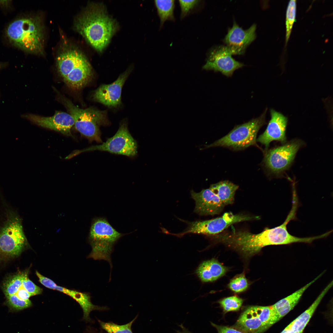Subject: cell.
Here are the masks:
<instances>
[{"label": "cell", "instance_id": "10", "mask_svg": "<svg viewBox=\"0 0 333 333\" xmlns=\"http://www.w3.org/2000/svg\"><path fill=\"white\" fill-rule=\"evenodd\" d=\"M260 217L242 214H234L231 212L225 213L221 217L214 219L189 222L183 232L172 235L181 237L189 233L204 235H215L222 232L232 224L246 221L257 220Z\"/></svg>", "mask_w": 333, "mask_h": 333}, {"label": "cell", "instance_id": "4", "mask_svg": "<svg viewBox=\"0 0 333 333\" xmlns=\"http://www.w3.org/2000/svg\"><path fill=\"white\" fill-rule=\"evenodd\" d=\"M126 234L117 231L105 217L93 218L88 236V242L92 249L88 258L106 261L112 267L111 255L114 245Z\"/></svg>", "mask_w": 333, "mask_h": 333}, {"label": "cell", "instance_id": "13", "mask_svg": "<svg viewBox=\"0 0 333 333\" xmlns=\"http://www.w3.org/2000/svg\"><path fill=\"white\" fill-rule=\"evenodd\" d=\"M232 55L226 46L215 47L209 52L203 69L220 72L227 76H231L234 71L244 66L233 58Z\"/></svg>", "mask_w": 333, "mask_h": 333}, {"label": "cell", "instance_id": "6", "mask_svg": "<svg viewBox=\"0 0 333 333\" xmlns=\"http://www.w3.org/2000/svg\"><path fill=\"white\" fill-rule=\"evenodd\" d=\"M293 199L291 209L282 224L273 228H266L262 232L253 235V243L257 250L260 251L263 247L271 245H289L295 243H310L315 240L325 237L324 234L314 236L299 237L289 233L287 226L290 221L295 218L298 205L297 198L294 197Z\"/></svg>", "mask_w": 333, "mask_h": 333}, {"label": "cell", "instance_id": "20", "mask_svg": "<svg viewBox=\"0 0 333 333\" xmlns=\"http://www.w3.org/2000/svg\"><path fill=\"white\" fill-rule=\"evenodd\" d=\"M323 273V272L304 286L271 306L278 321L294 308L298 302L305 291L321 277Z\"/></svg>", "mask_w": 333, "mask_h": 333}, {"label": "cell", "instance_id": "22", "mask_svg": "<svg viewBox=\"0 0 333 333\" xmlns=\"http://www.w3.org/2000/svg\"><path fill=\"white\" fill-rule=\"evenodd\" d=\"M227 270V268L217 260L212 259L201 263L197 268L196 273L202 282H208L215 281L223 276Z\"/></svg>", "mask_w": 333, "mask_h": 333}, {"label": "cell", "instance_id": "5", "mask_svg": "<svg viewBox=\"0 0 333 333\" xmlns=\"http://www.w3.org/2000/svg\"><path fill=\"white\" fill-rule=\"evenodd\" d=\"M58 72L69 87L79 89L85 85L92 74L90 64L84 55L78 50L67 49L57 59Z\"/></svg>", "mask_w": 333, "mask_h": 333}, {"label": "cell", "instance_id": "25", "mask_svg": "<svg viewBox=\"0 0 333 333\" xmlns=\"http://www.w3.org/2000/svg\"><path fill=\"white\" fill-rule=\"evenodd\" d=\"M249 307L261 322L263 332L278 321L271 306H255Z\"/></svg>", "mask_w": 333, "mask_h": 333}, {"label": "cell", "instance_id": "32", "mask_svg": "<svg viewBox=\"0 0 333 333\" xmlns=\"http://www.w3.org/2000/svg\"><path fill=\"white\" fill-rule=\"evenodd\" d=\"M211 324L216 328L218 333H244L233 328L224 326L219 325L213 323H211Z\"/></svg>", "mask_w": 333, "mask_h": 333}, {"label": "cell", "instance_id": "24", "mask_svg": "<svg viewBox=\"0 0 333 333\" xmlns=\"http://www.w3.org/2000/svg\"><path fill=\"white\" fill-rule=\"evenodd\" d=\"M238 187V185L225 180L212 184L209 188L217 196L225 206L234 202L235 192Z\"/></svg>", "mask_w": 333, "mask_h": 333}, {"label": "cell", "instance_id": "16", "mask_svg": "<svg viewBox=\"0 0 333 333\" xmlns=\"http://www.w3.org/2000/svg\"><path fill=\"white\" fill-rule=\"evenodd\" d=\"M270 114L271 119L266 129L257 139V142L265 146L266 151L271 142L276 141L285 143L286 139L287 118L273 109H270Z\"/></svg>", "mask_w": 333, "mask_h": 333}, {"label": "cell", "instance_id": "19", "mask_svg": "<svg viewBox=\"0 0 333 333\" xmlns=\"http://www.w3.org/2000/svg\"><path fill=\"white\" fill-rule=\"evenodd\" d=\"M51 289L66 294L75 300L82 309L83 313V319L87 322L94 323V321L90 317V314L92 311H106L109 310V308L107 306H101L93 304L92 302L91 297L89 293L68 289L59 286L55 283L52 286Z\"/></svg>", "mask_w": 333, "mask_h": 333}, {"label": "cell", "instance_id": "3", "mask_svg": "<svg viewBox=\"0 0 333 333\" xmlns=\"http://www.w3.org/2000/svg\"><path fill=\"white\" fill-rule=\"evenodd\" d=\"M29 270L10 275L4 280L2 289L6 298L5 305L12 311H18L32 305L30 298L40 294L42 289L29 278Z\"/></svg>", "mask_w": 333, "mask_h": 333}, {"label": "cell", "instance_id": "33", "mask_svg": "<svg viewBox=\"0 0 333 333\" xmlns=\"http://www.w3.org/2000/svg\"><path fill=\"white\" fill-rule=\"evenodd\" d=\"M8 1H0V5L6 6H7L9 3Z\"/></svg>", "mask_w": 333, "mask_h": 333}, {"label": "cell", "instance_id": "34", "mask_svg": "<svg viewBox=\"0 0 333 333\" xmlns=\"http://www.w3.org/2000/svg\"><path fill=\"white\" fill-rule=\"evenodd\" d=\"M5 66V64L0 63V70Z\"/></svg>", "mask_w": 333, "mask_h": 333}, {"label": "cell", "instance_id": "11", "mask_svg": "<svg viewBox=\"0 0 333 333\" xmlns=\"http://www.w3.org/2000/svg\"><path fill=\"white\" fill-rule=\"evenodd\" d=\"M303 145V141L295 139L266 151L264 160L265 166L271 174L280 175L290 167Z\"/></svg>", "mask_w": 333, "mask_h": 333}, {"label": "cell", "instance_id": "15", "mask_svg": "<svg viewBox=\"0 0 333 333\" xmlns=\"http://www.w3.org/2000/svg\"><path fill=\"white\" fill-rule=\"evenodd\" d=\"M22 117L39 126L72 136L71 129L74 125V121L70 114L56 111L51 117L41 116L32 114H23Z\"/></svg>", "mask_w": 333, "mask_h": 333}, {"label": "cell", "instance_id": "12", "mask_svg": "<svg viewBox=\"0 0 333 333\" xmlns=\"http://www.w3.org/2000/svg\"><path fill=\"white\" fill-rule=\"evenodd\" d=\"M93 150L108 152L129 157L135 156L137 153V144L128 129L127 124H121L117 132L101 144L92 146L80 152Z\"/></svg>", "mask_w": 333, "mask_h": 333}, {"label": "cell", "instance_id": "2", "mask_svg": "<svg viewBox=\"0 0 333 333\" xmlns=\"http://www.w3.org/2000/svg\"><path fill=\"white\" fill-rule=\"evenodd\" d=\"M6 34L12 44L23 51L34 54L43 52V27L37 17L15 20L8 26Z\"/></svg>", "mask_w": 333, "mask_h": 333}, {"label": "cell", "instance_id": "17", "mask_svg": "<svg viewBox=\"0 0 333 333\" xmlns=\"http://www.w3.org/2000/svg\"><path fill=\"white\" fill-rule=\"evenodd\" d=\"M130 72L127 70L111 84L100 86L93 93L94 100L108 107L119 105L121 103L122 88Z\"/></svg>", "mask_w": 333, "mask_h": 333}, {"label": "cell", "instance_id": "21", "mask_svg": "<svg viewBox=\"0 0 333 333\" xmlns=\"http://www.w3.org/2000/svg\"><path fill=\"white\" fill-rule=\"evenodd\" d=\"M332 281L324 289L311 306L287 326L291 333H302L323 297L332 287Z\"/></svg>", "mask_w": 333, "mask_h": 333}, {"label": "cell", "instance_id": "31", "mask_svg": "<svg viewBox=\"0 0 333 333\" xmlns=\"http://www.w3.org/2000/svg\"><path fill=\"white\" fill-rule=\"evenodd\" d=\"M200 1L196 0H179L181 8V18H183L186 17L199 4Z\"/></svg>", "mask_w": 333, "mask_h": 333}, {"label": "cell", "instance_id": "7", "mask_svg": "<svg viewBox=\"0 0 333 333\" xmlns=\"http://www.w3.org/2000/svg\"><path fill=\"white\" fill-rule=\"evenodd\" d=\"M7 219L0 228V259L19 256L30 245L24 233L21 219L14 212L6 211Z\"/></svg>", "mask_w": 333, "mask_h": 333}, {"label": "cell", "instance_id": "26", "mask_svg": "<svg viewBox=\"0 0 333 333\" xmlns=\"http://www.w3.org/2000/svg\"><path fill=\"white\" fill-rule=\"evenodd\" d=\"M154 3L160 18V26L167 20H175L174 11L175 0H155Z\"/></svg>", "mask_w": 333, "mask_h": 333}, {"label": "cell", "instance_id": "9", "mask_svg": "<svg viewBox=\"0 0 333 333\" xmlns=\"http://www.w3.org/2000/svg\"><path fill=\"white\" fill-rule=\"evenodd\" d=\"M267 109L259 117L236 126L227 135L204 148L224 146L234 150L243 149L256 144L257 133L261 128L266 124L265 116Z\"/></svg>", "mask_w": 333, "mask_h": 333}, {"label": "cell", "instance_id": "28", "mask_svg": "<svg viewBox=\"0 0 333 333\" xmlns=\"http://www.w3.org/2000/svg\"><path fill=\"white\" fill-rule=\"evenodd\" d=\"M243 303L241 298L235 296L224 298L219 302L225 313L238 310Z\"/></svg>", "mask_w": 333, "mask_h": 333}, {"label": "cell", "instance_id": "14", "mask_svg": "<svg viewBox=\"0 0 333 333\" xmlns=\"http://www.w3.org/2000/svg\"><path fill=\"white\" fill-rule=\"evenodd\" d=\"M256 25L253 24L249 28L244 30L234 22L230 28L224 42L232 55L244 54L247 47L256 37Z\"/></svg>", "mask_w": 333, "mask_h": 333}, {"label": "cell", "instance_id": "30", "mask_svg": "<svg viewBox=\"0 0 333 333\" xmlns=\"http://www.w3.org/2000/svg\"><path fill=\"white\" fill-rule=\"evenodd\" d=\"M248 283L244 274L236 277L230 282L228 286L232 291L240 293L245 291L248 287Z\"/></svg>", "mask_w": 333, "mask_h": 333}, {"label": "cell", "instance_id": "18", "mask_svg": "<svg viewBox=\"0 0 333 333\" xmlns=\"http://www.w3.org/2000/svg\"><path fill=\"white\" fill-rule=\"evenodd\" d=\"M191 194L195 202L194 212L200 215L219 214L224 206L217 196L209 188L203 189L198 193L192 190Z\"/></svg>", "mask_w": 333, "mask_h": 333}, {"label": "cell", "instance_id": "29", "mask_svg": "<svg viewBox=\"0 0 333 333\" xmlns=\"http://www.w3.org/2000/svg\"><path fill=\"white\" fill-rule=\"evenodd\" d=\"M296 2L294 0L290 1L286 14V41L289 38L292 26L295 20Z\"/></svg>", "mask_w": 333, "mask_h": 333}, {"label": "cell", "instance_id": "23", "mask_svg": "<svg viewBox=\"0 0 333 333\" xmlns=\"http://www.w3.org/2000/svg\"><path fill=\"white\" fill-rule=\"evenodd\" d=\"M235 327L244 333L263 332L261 322L250 307L241 314L235 324Z\"/></svg>", "mask_w": 333, "mask_h": 333}, {"label": "cell", "instance_id": "35", "mask_svg": "<svg viewBox=\"0 0 333 333\" xmlns=\"http://www.w3.org/2000/svg\"></svg>", "mask_w": 333, "mask_h": 333}, {"label": "cell", "instance_id": "8", "mask_svg": "<svg viewBox=\"0 0 333 333\" xmlns=\"http://www.w3.org/2000/svg\"><path fill=\"white\" fill-rule=\"evenodd\" d=\"M63 99L65 106L73 118L76 129L89 141L102 143L100 127L106 124V111L92 108L80 109L69 100Z\"/></svg>", "mask_w": 333, "mask_h": 333}, {"label": "cell", "instance_id": "1", "mask_svg": "<svg viewBox=\"0 0 333 333\" xmlns=\"http://www.w3.org/2000/svg\"><path fill=\"white\" fill-rule=\"evenodd\" d=\"M117 26L104 6L99 4L89 6L77 18L75 24L77 31L99 52L108 44Z\"/></svg>", "mask_w": 333, "mask_h": 333}, {"label": "cell", "instance_id": "27", "mask_svg": "<svg viewBox=\"0 0 333 333\" xmlns=\"http://www.w3.org/2000/svg\"><path fill=\"white\" fill-rule=\"evenodd\" d=\"M138 317L137 314L129 322L123 325H119L112 321L105 322L97 318L100 328L107 333H134L132 329L133 324Z\"/></svg>", "mask_w": 333, "mask_h": 333}]
</instances>
